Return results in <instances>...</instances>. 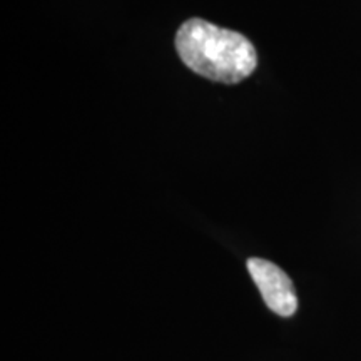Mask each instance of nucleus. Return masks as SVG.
Masks as SVG:
<instances>
[{"mask_svg":"<svg viewBox=\"0 0 361 361\" xmlns=\"http://www.w3.org/2000/svg\"><path fill=\"white\" fill-rule=\"evenodd\" d=\"M176 51L189 69L214 82H241L258 66L255 45L245 35L202 19L180 25Z\"/></svg>","mask_w":361,"mask_h":361,"instance_id":"f257e3e1","label":"nucleus"},{"mask_svg":"<svg viewBox=\"0 0 361 361\" xmlns=\"http://www.w3.org/2000/svg\"><path fill=\"white\" fill-rule=\"evenodd\" d=\"M247 271L271 311L283 318H290L296 313L298 298L295 286L279 266L261 258H251L247 261Z\"/></svg>","mask_w":361,"mask_h":361,"instance_id":"f03ea898","label":"nucleus"}]
</instances>
